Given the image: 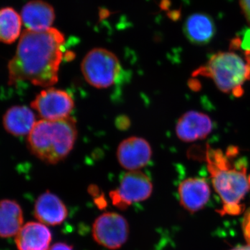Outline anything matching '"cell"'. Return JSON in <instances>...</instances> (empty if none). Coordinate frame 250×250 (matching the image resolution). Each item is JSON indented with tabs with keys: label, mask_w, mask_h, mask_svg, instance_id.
I'll list each match as a JSON object with an SVG mask.
<instances>
[{
	"label": "cell",
	"mask_w": 250,
	"mask_h": 250,
	"mask_svg": "<svg viewBox=\"0 0 250 250\" xmlns=\"http://www.w3.org/2000/svg\"><path fill=\"white\" fill-rule=\"evenodd\" d=\"M65 36L54 28L43 31L26 29L8 65L10 83L29 82L49 88L59 80Z\"/></svg>",
	"instance_id": "cell-1"
},
{
	"label": "cell",
	"mask_w": 250,
	"mask_h": 250,
	"mask_svg": "<svg viewBox=\"0 0 250 250\" xmlns=\"http://www.w3.org/2000/svg\"><path fill=\"white\" fill-rule=\"evenodd\" d=\"M236 147H229L224 152L220 149L208 147L206 152L207 169L215 191L222 200V215H238L244 210L242 203L249 190L247 176V161L236 159Z\"/></svg>",
	"instance_id": "cell-2"
},
{
	"label": "cell",
	"mask_w": 250,
	"mask_h": 250,
	"mask_svg": "<svg viewBox=\"0 0 250 250\" xmlns=\"http://www.w3.org/2000/svg\"><path fill=\"white\" fill-rule=\"evenodd\" d=\"M77 138L76 122L69 118L41 120L28 136V147L38 159L49 164L63 160L73 149Z\"/></svg>",
	"instance_id": "cell-3"
},
{
	"label": "cell",
	"mask_w": 250,
	"mask_h": 250,
	"mask_svg": "<svg viewBox=\"0 0 250 250\" xmlns=\"http://www.w3.org/2000/svg\"><path fill=\"white\" fill-rule=\"evenodd\" d=\"M193 75L208 77L223 93L241 96L243 85L250 78V54L243 58L233 50L217 52Z\"/></svg>",
	"instance_id": "cell-4"
},
{
	"label": "cell",
	"mask_w": 250,
	"mask_h": 250,
	"mask_svg": "<svg viewBox=\"0 0 250 250\" xmlns=\"http://www.w3.org/2000/svg\"><path fill=\"white\" fill-rule=\"evenodd\" d=\"M81 70L88 83L98 89H104L116 83L122 66L116 54L106 49L95 48L85 55Z\"/></svg>",
	"instance_id": "cell-5"
},
{
	"label": "cell",
	"mask_w": 250,
	"mask_h": 250,
	"mask_svg": "<svg viewBox=\"0 0 250 250\" xmlns=\"http://www.w3.org/2000/svg\"><path fill=\"white\" fill-rule=\"evenodd\" d=\"M152 190V182L146 174L130 171L123 176L118 188L110 192V197L113 205L125 209L132 204L147 200Z\"/></svg>",
	"instance_id": "cell-6"
},
{
	"label": "cell",
	"mask_w": 250,
	"mask_h": 250,
	"mask_svg": "<svg viewBox=\"0 0 250 250\" xmlns=\"http://www.w3.org/2000/svg\"><path fill=\"white\" fill-rule=\"evenodd\" d=\"M129 233L127 221L118 213H103L93 224L94 239L100 246L108 249L121 248L127 241Z\"/></svg>",
	"instance_id": "cell-7"
},
{
	"label": "cell",
	"mask_w": 250,
	"mask_h": 250,
	"mask_svg": "<svg viewBox=\"0 0 250 250\" xmlns=\"http://www.w3.org/2000/svg\"><path fill=\"white\" fill-rule=\"evenodd\" d=\"M31 106L42 120L57 121L70 117L75 102L65 90L49 87L34 98Z\"/></svg>",
	"instance_id": "cell-8"
},
{
	"label": "cell",
	"mask_w": 250,
	"mask_h": 250,
	"mask_svg": "<svg viewBox=\"0 0 250 250\" xmlns=\"http://www.w3.org/2000/svg\"><path fill=\"white\" fill-rule=\"evenodd\" d=\"M152 149L147 141L132 136L120 143L117 149V159L123 168L139 170L147 165L152 159Z\"/></svg>",
	"instance_id": "cell-9"
},
{
	"label": "cell",
	"mask_w": 250,
	"mask_h": 250,
	"mask_svg": "<svg viewBox=\"0 0 250 250\" xmlns=\"http://www.w3.org/2000/svg\"><path fill=\"white\" fill-rule=\"evenodd\" d=\"M213 122L205 113L196 111L186 112L176 125V134L181 141L192 143L206 139L213 130Z\"/></svg>",
	"instance_id": "cell-10"
},
{
	"label": "cell",
	"mask_w": 250,
	"mask_h": 250,
	"mask_svg": "<svg viewBox=\"0 0 250 250\" xmlns=\"http://www.w3.org/2000/svg\"><path fill=\"white\" fill-rule=\"evenodd\" d=\"M179 202L188 211L202 209L209 201L210 186L205 179L192 177L184 179L178 188Z\"/></svg>",
	"instance_id": "cell-11"
},
{
	"label": "cell",
	"mask_w": 250,
	"mask_h": 250,
	"mask_svg": "<svg viewBox=\"0 0 250 250\" xmlns=\"http://www.w3.org/2000/svg\"><path fill=\"white\" fill-rule=\"evenodd\" d=\"M183 31L190 43L206 45L216 34V26L213 18L205 13H195L186 19Z\"/></svg>",
	"instance_id": "cell-12"
},
{
	"label": "cell",
	"mask_w": 250,
	"mask_h": 250,
	"mask_svg": "<svg viewBox=\"0 0 250 250\" xmlns=\"http://www.w3.org/2000/svg\"><path fill=\"white\" fill-rule=\"evenodd\" d=\"M21 18L27 30L43 31L52 28L55 13L48 3L42 0H32L22 8Z\"/></svg>",
	"instance_id": "cell-13"
},
{
	"label": "cell",
	"mask_w": 250,
	"mask_h": 250,
	"mask_svg": "<svg viewBox=\"0 0 250 250\" xmlns=\"http://www.w3.org/2000/svg\"><path fill=\"white\" fill-rule=\"evenodd\" d=\"M34 215L39 221L47 225H58L67 218V210L61 199L47 191L39 197L34 206Z\"/></svg>",
	"instance_id": "cell-14"
},
{
	"label": "cell",
	"mask_w": 250,
	"mask_h": 250,
	"mask_svg": "<svg viewBox=\"0 0 250 250\" xmlns=\"http://www.w3.org/2000/svg\"><path fill=\"white\" fill-rule=\"evenodd\" d=\"M52 233L43 224L30 222L24 225L16 235L18 250H48Z\"/></svg>",
	"instance_id": "cell-15"
},
{
	"label": "cell",
	"mask_w": 250,
	"mask_h": 250,
	"mask_svg": "<svg viewBox=\"0 0 250 250\" xmlns=\"http://www.w3.org/2000/svg\"><path fill=\"white\" fill-rule=\"evenodd\" d=\"M36 123L34 112L26 106L9 108L3 116V125L9 134L16 136L29 134Z\"/></svg>",
	"instance_id": "cell-16"
},
{
	"label": "cell",
	"mask_w": 250,
	"mask_h": 250,
	"mask_svg": "<svg viewBox=\"0 0 250 250\" xmlns=\"http://www.w3.org/2000/svg\"><path fill=\"white\" fill-rule=\"evenodd\" d=\"M22 224V210L18 202L11 200L0 201V237L16 236Z\"/></svg>",
	"instance_id": "cell-17"
},
{
	"label": "cell",
	"mask_w": 250,
	"mask_h": 250,
	"mask_svg": "<svg viewBox=\"0 0 250 250\" xmlns=\"http://www.w3.org/2000/svg\"><path fill=\"white\" fill-rule=\"evenodd\" d=\"M22 18L11 7L0 9V42L11 44L21 33Z\"/></svg>",
	"instance_id": "cell-18"
},
{
	"label": "cell",
	"mask_w": 250,
	"mask_h": 250,
	"mask_svg": "<svg viewBox=\"0 0 250 250\" xmlns=\"http://www.w3.org/2000/svg\"><path fill=\"white\" fill-rule=\"evenodd\" d=\"M231 50H239L244 53V55L250 54V28L242 29L230 44Z\"/></svg>",
	"instance_id": "cell-19"
},
{
	"label": "cell",
	"mask_w": 250,
	"mask_h": 250,
	"mask_svg": "<svg viewBox=\"0 0 250 250\" xmlns=\"http://www.w3.org/2000/svg\"><path fill=\"white\" fill-rule=\"evenodd\" d=\"M243 235L248 245H250V208H248L245 213L242 223Z\"/></svg>",
	"instance_id": "cell-20"
},
{
	"label": "cell",
	"mask_w": 250,
	"mask_h": 250,
	"mask_svg": "<svg viewBox=\"0 0 250 250\" xmlns=\"http://www.w3.org/2000/svg\"><path fill=\"white\" fill-rule=\"evenodd\" d=\"M239 3L243 16L250 25V0H239Z\"/></svg>",
	"instance_id": "cell-21"
},
{
	"label": "cell",
	"mask_w": 250,
	"mask_h": 250,
	"mask_svg": "<svg viewBox=\"0 0 250 250\" xmlns=\"http://www.w3.org/2000/svg\"><path fill=\"white\" fill-rule=\"evenodd\" d=\"M48 250H75L72 246L63 243H58L49 248Z\"/></svg>",
	"instance_id": "cell-22"
},
{
	"label": "cell",
	"mask_w": 250,
	"mask_h": 250,
	"mask_svg": "<svg viewBox=\"0 0 250 250\" xmlns=\"http://www.w3.org/2000/svg\"><path fill=\"white\" fill-rule=\"evenodd\" d=\"M230 250H250V245H247V246H237L236 248Z\"/></svg>",
	"instance_id": "cell-23"
},
{
	"label": "cell",
	"mask_w": 250,
	"mask_h": 250,
	"mask_svg": "<svg viewBox=\"0 0 250 250\" xmlns=\"http://www.w3.org/2000/svg\"><path fill=\"white\" fill-rule=\"evenodd\" d=\"M248 182H249V185H250V174L249 177H248Z\"/></svg>",
	"instance_id": "cell-24"
}]
</instances>
